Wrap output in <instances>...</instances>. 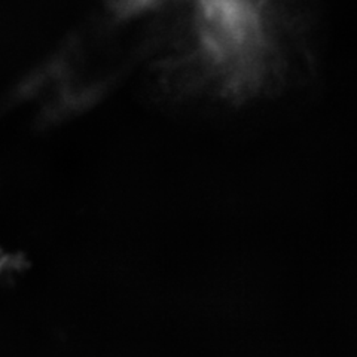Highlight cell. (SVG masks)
Wrapping results in <instances>:
<instances>
[{"instance_id":"cell-1","label":"cell","mask_w":357,"mask_h":357,"mask_svg":"<svg viewBox=\"0 0 357 357\" xmlns=\"http://www.w3.org/2000/svg\"><path fill=\"white\" fill-rule=\"evenodd\" d=\"M132 72L176 105L240 109L282 94L295 66L286 0H110Z\"/></svg>"}]
</instances>
